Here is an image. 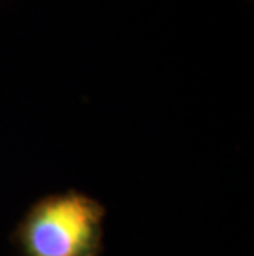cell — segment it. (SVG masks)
<instances>
[{
	"label": "cell",
	"instance_id": "6da1fadb",
	"mask_svg": "<svg viewBox=\"0 0 254 256\" xmlns=\"http://www.w3.org/2000/svg\"><path fill=\"white\" fill-rule=\"evenodd\" d=\"M106 206L79 190L36 200L15 226L20 256H101Z\"/></svg>",
	"mask_w": 254,
	"mask_h": 256
}]
</instances>
